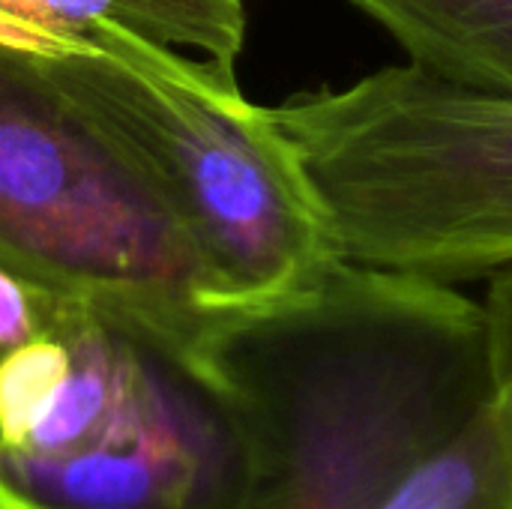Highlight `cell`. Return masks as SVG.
Segmentation results:
<instances>
[{"label":"cell","mask_w":512,"mask_h":509,"mask_svg":"<svg viewBox=\"0 0 512 509\" xmlns=\"http://www.w3.org/2000/svg\"><path fill=\"white\" fill-rule=\"evenodd\" d=\"M249 429L192 348L156 339L117 408L57 453H0V509H246Z\"/></svg>","instance_id":"obj_5"},{"label":"cell","mask_w":512,"mask_h":509,"mask_svg":"<svg viewBox=\"0 0 512 509\" xmlns=\"http://www.w3.org/2000/svg\"><path fill=\"white\" fill-rule=\"evenodd\" d=\"M120 30L234 75L246 33L243 0H0V39L36 45Z\"/></svg>","instance_id":"obj_6"},{"label":"cell","mask_w":512,"mask_h":509,"mask_svg":"<svg viewBox=\"0 0 512 509\" xmlns=\"http://www.w3.org/2000/svg\"><path fill=\"white\" fill-rule=\"evenodd\" d=\"M483 306L489 363L495 375L498 396L512 411V267L489 276V291Z\"/></svg>","instance_id":"obj_9"},{"label":"cell","mask_w":512,"mask_h":509,"mask_svg":"<svg viewBox=\"0 0 512 509\" xmlns=\"http://www.w3.org/2000/svg\"><path fill=\"white\" fill-rule=\"evenodd\" d=\"M345 261L468 282L512 267V99L411 63L270 108Z\"/></svg>","instance_id":"obj_3"},{"label":"cell","mask_w":512,"mask_h":509,"mask_svg":"<svg viewBox=\"0 0 512 509\" xmlns=\"http://www.w3.org/2000/svg\"><path fill=\"white\" fill-rule=\"evenodd\" d=\"M0 267L186 348L222 309L141 168L33 51L3 39Z\"/></svg>","instance_id":"obj_4"},{"label":"cell","mask_w":512,"mask_h":509,"mask_svg":"<svg viewBox=\"0 0 512 509\" xmlns=\"http://www.w3.org/2000/svg\"><path fill=\"white\" fill-rule=\"evenodd\" d=\"M63 303V294L0 267V363L21 345L42 336L54 324Z\"/></svg>","instance_id":"obj_8"},{"label":"cell","mask_w":512,"mask_h":509,"mask_svg":"<svg viewBox=\"0 0 512 509\" xmlns=\"http://www.w3.org/2000/svg\"><path fill=\"white\" fill-rule=\"evenodd\" d=\"M408 54L459 87L512 99V0H351Z\"/></svg>","instance_id":"obj_7"},{"label":"cell","mask_w":512,"mask_h":509,"mask_svg":"<svg viewBox=\"0 0 512 509\" xmlns=\"http://www.w3.org/2000/svg\"><path fill=\"white\" fill-rule=\"evenodd\" d=\"M192 351L249 429L246 509H378L498 399L477 300L345 258L300 291L219 309Z\"/></svg>","instance_id":"obj_1"},{"label":"cell","mask_w":512,"mask_h":509,"mask_svg":"<svg viewBox=\"0 0 512 509\" xmlns=\"http://www.w3.org/2000/svg\"><path fill=\"white\" fill-rule=\"evenodd\" d=\"M21 48L141 168L222 309L300 291L342 258L291 141L237 78L120 30Z\"/></svg>","instance_id":"obj_2"}]
</instances>
